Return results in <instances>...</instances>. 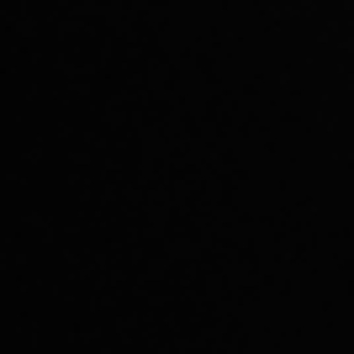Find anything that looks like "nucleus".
I'll return each mask as SVG.
<instances>
[]
</instances>
